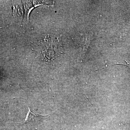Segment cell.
Returning a JSON list of instances; mask_svg holds the SVG:
<instances>
[{"mask_svg":"<svg viewBox=\"0 0 130 130\" xmlns=\"http://www.w3.org/2000/svg\"><path fill=\"white\" fill-rule=\"evenodd\" d=\"M24 8L25 9L24 18L28 21L29 14L34 8L40 5L51 4V2L48 1H23Z\"/></svg>","mask_w":130,"mask_h":130,"instance_id":"cell-1","label":"cell"},{"mask_svg":"<svg viewBox=\"0 0 130 130\" xmlns=\"http://www.w3.org/2000/svg\"><path fill=\"white\" fill-rule=\"evenodd\" d=\"M49 115H42L34 113L31 111L29 108L28 107V111L25 120V124H37L40 123L43 121L46 117L48 116Z\"/></svg>","mask_w":130,"mask_h":130,"instance_id":"cell-2","label":"cell"},{"mask_svg":"<svg viewBox=\"0 0 130 130\" xmlns=\"http://www.w3.org/2000/svg\"><path fill=\"white\" fill-rule=\"evenodd\" d=\"M125 61L126 64H115L113 65H112V66H123L126 67H128V68H129L130 69V64H129L128 62H127V61H126L125 60Z\"/></svg>","mask_w":130,"mask_h":130,"instance_id":"cell-3","label":"cell"}]
</instances>
